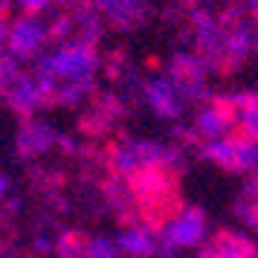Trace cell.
Segmentation results:
<instances>
[{"label":"cell","instance_id":"ba28073f","mask_svg":"<svg viewBox=\"0 0 258 258\" xmlns=\"http://www.w3.org/2000/svg\"><path fill=\"white\" fill-rule=\"evenodd\" d=\"M238 128L235 119V107L229 99H218V102H206L195 113V134L203 140H218V137H229V131Z\"/></svg>","mask_w":258,"mask_h":258},{"label":"cell","instance_id":"7c38bea8","mask_svg":"<svg viewBox=\"0 0 258 258\" xmlns=\"http://www.w3.org/2000/svg\"><path fill=\"white\" fill-rule=\"evenodd\" d=\"M99 12L110 18L116 26H134L142 21L145 0H96Z\"/></svg>","mask_w":258,"mask_h":258},{"label":"cell","instance_id":"7a4b0ae2","mask_svg":"<svg viewBox=\"0 0 258 258\" xmlns=\"http://www.w3.org/2000/svg\"><path fill=\"white\" fill-rule=\"evenodd\" d=\"M203 160L218 165L223 171H235V174H249L258 177V142L246 140V137H218V140L203 142Z\"/></svg>","mask_w":258,"mask_h":258},{"label":"cell","instance_id":"8992f818","mask_svg":"<svg viewBox=\"0 0 258 258\" xmlns=\"http://www.w3.org/2000/svg\"><path fill=\"white\" fill-rule=\"evenodd\" d=\"M145 102L154 110V116L160 119H180L183 107H186L188 96L183 90V84L177 82L174 76H157L145 84Z\"/></svg>","mask_w":258,"mask_h":258},{"label":"cell","instance_id":"9a60e30c","mask_svg":"<svg viewBox=\"0 0 258 258\" xmlns=\"http://www.w3.org/2000/svg\"><path fill=\"white\" fill-rule=\"evenodd\" d=\"M235 212H238L241 223H246L249 229H255V232H258V200L244 198L241 203H238V206H235Z\"/></svg>","mask_w":258,"mask_h":258},{"label":"cell","instance_id":"6da1fadb","mask_svg":"<svg viewBox=\"0 0 258 258\" xmlns=\"http://www.w3.org/2000/svg\"><path fill=\"white\" fill-rule=\"evenodd\" d=\"M99 70V55L90 47V41H64L61 47L47 52L38 61L35 73L49 84L55 102L64 107L79 105Z\"/></svg>","mask_w":258,"mask_h":258},{"label":"cell","instance_id":"277c9868","mask_svg":"<svg viewBox=\"0 0 258 258\" xmlns=\"http://www.w3.org/2000/svg\"><path fill=\"white\" fill-rule=\"evenodd\" d=\"M165 244H171L174 249H200V246L209 241V221L203 209L198 206H188V209H180L174 218H168L160 232Z\"/></svg>","mask_w":258,"mask_h":258},{"label":"cell","instance_id":"5bb4252c","mask_svg":"<svg viewBox=\"0 0 258 258\" xmlns=\"http://www.w3.org/2000/svg\"><path fill=\"white\" fill-rule=\"evenodd\" d=\"M122 249L113 238H105V235H96L84 244V258H119Z\"/></svg>","mask_w":258,"mask_h":258},{"label":"cell","instance_id":"2e32d148","mask_svg":"<svg viewBox=\"0 0 258 258\" xmlns=\"http://www.w3.org/2000/svg\"><path fill=\"white\" fill-rule=\"evenodd\" d=\"M32 249H35L38 255H47L52 249H58V241H55V235H49V232H38L32 238Z\"/></svg>","mask_w":258,"mask_h":258},{"label":"cell","instance_id":"30bf717a","mask_svg":"<svg viewBox=\"0 0 258 258\" xmlns=\"http://www.w3.org/2000/svg\"><path fill=\"white\" fill-rule=\"evenodd\" d=\"M55 142H58V137H55V131L49 128L47 122H26L21 128V134H18V140H15V148L26 160V157L47 154Z\"/></svg>","mask_w":258,"mask_h":258},{"label":"cell","instance_id":"9c48e42d","mask_svg":"<svg viewBox=\"0 0 258 258\" xmlns=\"http://www.w3.org/2000/svg\"><path fill=\"white\" fill-rule=\"evenodd\" d=\"M198 258H258V246L235 232H218L198 249Z\"/></svg>","mask_w":258,"mask_h":258},{"label":"cell","instance_id":"3957f363","mask_svg":"<svg viewBox=\"0 0 258 258\" xmlns=\"http://www.w3.org/2000/svg\"><path fill=\"white\" fill-rule=\"evenodd\" d=\"M174 157H177L174 148H168V145H163V142H157V140H125L113 151V168L122 177L134 180L140 171L163 168Z\"/></svg>","mask_w":258,"mask_h":258},{"label":"cell","instance_id":"8fae6325","mask_svg":"<svg viewBox=\"0 0 258 258\" xmlns=\"http://www.w3.org/2000/svg\"><path fill=\"white\" fill-rule=\"evenodd\" d=\"M116 244L125 258H157L160 238L148 226H128L116 235Z\"/></svg>","mask_w":258,"mask_h":258},{"label":"cell","instance_id":"5b68a950","mask_svg":"<svg viewBox=\"0 0 258 258\" xmlns=\"http://www.w3.org/2000/svg\"><path fill=\"white\" fill-rule=\"evenodd\" d=\"M49 29L38 15H24V18H15L9 29H6V52L15 55L18 61H32L41 55V49L47 44Z\"/></svg>","mask_w":258,"mask_h":258},{"label":"cell","instance_id":"52a82bcc","mask_svg":"<svg viewBox=\"0 0 258 258\" xmlns=\"http://www.w3.org/2000/svg\"><path fill=\"white\" fill-rule=\"evenodd\" d=\"M6 99L18 113H35L38 107H44L47 102H55L49 84L38 73H24L18 82H12L6 87Z\"/></svg>","mask_w":258,"mask_h":258},{"label":"cell","instance_id":"ac0fdd59","mask_svg":"<svg viewBox=\"0 0 258 258\" xmlns=\"http://www.w3.org/2000/svg\"><path fill=\"white\" fill-rule=\"evenodd\" d=\"M244 12L258 21V0H244Z\"/></svg>","mask_w":258,"mask_h":258},{"label":"cell","instance_id":"e0dca14e","mask_svg":"<svg viewBox=\"0 0 258 258\" xmlns=\"http://www.w3.org/2000/svg\"><path fill=\"white\" fill-rule=\"evenodd\" d=\"M12 3L24 15H38V12H44V9H49L55 0H12Z\"/></svg>","mask_w":258,"mask_h":258},{"label":"cell","instance_id":"4fadbf2b","mask_svg":"<svg viewBox=\"0 0 258 258\" xmlns=\"http://www.w3.org/2000/svg\"><path fill=\"white\" fill-rule=\"evenodd\" d=\"M229 102L235 107V119H238L241 137L258 142V96L238 93V96H229Z\"/></svg>","mask_w":258,"mask_h":258},{"label":"cell","instance_id":"ffe728a7","mask_svg":"<svg viewBox=\"0 0 258 258\" xmlns=\"http://www.w3.org/2000/svg\"><path fill=\"white\" fill-rule=\"evenodd\" d=\"M198 3H218V0H198Z\"/></svg>","mask_w":258,"mask_h":258},{"label":"cell","instance_id":"d6986e66","mask_svg":"<svg viewBox=\"0 0 258 258\" xmlns=\"http://www.w3.org/2000/svg\"><path fill=\"white\" fill-rule=\"evenodd\" d=\"M252 52H255V58H258V26H255V41H252Z\"/></svg>","mask_w":258,"mask_h":258}]
</instances>
